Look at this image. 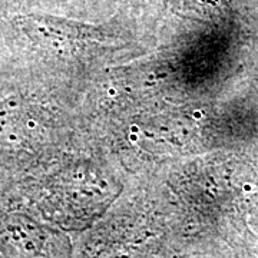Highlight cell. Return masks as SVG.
Wrapping results in <instances>:
<instances>
[{"instance_id": "1", "label": "cell", "mask_w": 258, "mask_h": 258, "mask_svg": "<svg viewBox=\"0 0 258 258\" xmlns=\"http://www.w3.org/2000/svg\"><path fill=\"white\" fill-rule=\"evenodd\" d=\"M60 132V113L47 95L22 83L0 82V182L8 169L47 155Z\"/></svg>"}, {"instance_id": "2", "label": "cell", "mask_w": 258, "mask_h": 258, "mask_svg": "<svg viewBox=\"0 0 258 258\" xmlns=\"http://www.w3.org/2000/svg\"><path fill=\"white\" fill-rule=\"evenodd\" d=\"M20 0H0V18L9 16L10 9L16 8Z\"/></svg>"}]
</instances>
